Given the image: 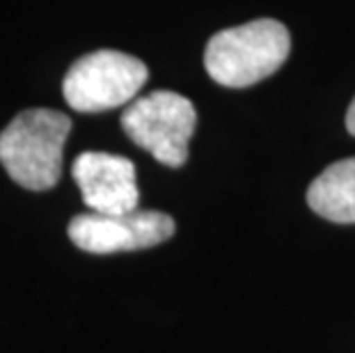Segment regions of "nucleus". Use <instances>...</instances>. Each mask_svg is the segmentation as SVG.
Here are the masks:
<instances>
[{"mask_svg":"<svg viewBox=\"0 0 355 353\" xmlns=\"http://www.w3.org/2000/svg\"><path fill=\"white\" fill-rule=\"evenodd\" d=\"M71 119L60 110H21L0 133V163L28 191H49L62 175V152Z\"/></svg>","mask_w":355,"mask_h":353,"instance_id":"1","label":"nucleus"},{"mask_svg":"<svg viewBox=\"0 0 355 353\" xmlns=\"http://www.w3.org/2000/svg\"><path fill=\"white\" fill-rule=\"evenodd\" d=\"M289 51V30L279 21L254 19L211 37L204 51V67L225 87H250L275 74L286 62Z\"/></svg>","mask_w":355,"mask_h":353,"instance_id":"2","label":"nucleus"},{"mask_svg":"<svg viewBox=\"0 0 355 353\" xmlns=\"http://www.w3.org/2000/svg\"><path fill=\"white\" fill-rule=\"evenodd\" d=\"M307 205L332 223H355V159L328 165L307 189Z\"/></svg>","mask_w":355,"mask_h":353,"instance_id":"7","label":"nucleus"},{"mask_svg":"<svg viewBox=\"0 0 355 353\" xmlns=\"http://www.w3.org/2000/svg\"><path fill=\"white\" fill-rule=\"evenodd\" d=\"M195 124L198 112L193 101L172 89H156L133 99L122 112L126 136L168 168H181L188 161Z\"/></svg>","mask_w":355,"mask_h":353,"instance_id":"3","label":"nucleus"},{"mask_svg":"<svg viewBox=\"0 0 355 353\" xmlns=\"http://www.w3.org/2000/svg\"><path fill=\"white\" fill-rule=\"evenodd\" d=\"M83 202L94 214H128L138 209L135 165L117 154L83 152L71 168Z\"/></svg>","mask_w":355,"mask_h":353,"instance_id":"6","label":"nucleus"},{"mask_svg":"<svg viewBox=\"0 0 355 353\" xmlns=\"http://www.w3.org/2000/svg\"><path fill=\"white\" fill-rule=\"evenodd\" d=\"M147 64L122 51H94L76 60L62 83L73 110L103 112L131 103L147 83Z\"/></svg>","mask_w":355,"mask_h":353,"instance_id":"4","label":"nucleus"},{"mask_svg":"<svg viewBox=\"0 0 355 353\" xmlns=\"http://www.w3.org/2000/svg\"><path fill=\"white\" fill-rule=\"evenodd\" d=\"M346 129H349L353 136H355V99L351 101L349 112H346Z\"/></svg>","mask_w":355,"mask_h":353,"instance_id":"8","label":"nucleus"},{"mask_svg":"<svg viewBox=\"0 0 355 353\" xmlns=\"http://www.w3.org/2000/svg\"><path fill=\"white\" fill-rule=\"evenodd\" d=\"M175 218L161 212L128 214H80L71 218L67 234L73 246L92 255L145 250L175 234Z\"/></svg>","mask_w":355,"mask_h":353,"instance_id":"5","label":"nucleus"}]
</instances>
